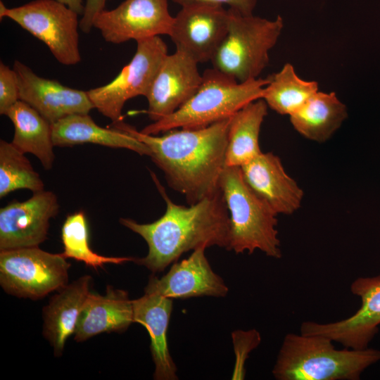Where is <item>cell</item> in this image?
Instances as JSON below:
<instances>
[{
	"label": "cell",
	"mask_w": 380,
	"mask_h": 380,
	"mask_svg": "<svg viewBox=\"0 0 380 380\" xmlns=\"http://www.w3.org/2000/svg\"><path fill=\"white\" fill-rule=\"evenodd\" d=\"M231 118L205 128L175 129L161 136L144 134L123 120L112 127L145 144L168 186L193 205L220 191Z\"/></svg>",
	"instance_id": "1"
},
{
	"label": "cell",
	"mask_w": 380,
	"mask_h": 380,
	"mask_svg": "<svg viewBox=\"0 0 380 380\" xmlns=\"http://www.w3.org/2000/svg\"><path fill=\"white\" fill-rule=\"evenodd\" d=\"M151 175L165 202L166 210L151 223L120 218L122 225L141 236L148 245L147 255L134 258L133 262L158 273L191 250L211 246L228 250L229 214L221 190L186 207L172 202L156 175L151 171Z\"/></svg>",
	"instance_id": "2"
},
{
	"label": "cell",
	"mask_w": 380,
	"mask_h": 380,
	"mask_svg": "<svg viewBox=\"0 0 380 380\" xmlns=\"http://www.w3.org/2000/svg\"><path fill=\"white\" fill-rule=\"evenodd\" d=\"M320 335L288 334L279 351L272 374L277 380H358L380 360L375 348L338 350Z\"/></svg>",
	"instance_id": "3"
},
{
	"label": "cell",
	"mask_w": 380,
	"mask_h": 380,
	"mask_svg": "<svg viewBox=\"0 0 380 380\" xmlns=\"http://www.w3.org/2000/svg\"><path fill=\"white\" fill-rule=\"evenodd\" d=\"M269 77L239 82L212 68L205 70L195 94L172 114L140 130L158 135L175 129H201L232 117L248 103L262 98Z\"/></svg>",
	"instance_id": "4"
},
{
	"label": "cell",
	"mask_w": 380,
	"mask_h": 380,
	"mask_svg": "<svg viewBox=\"0 0 380 380\" xmlns=\"http://www.w3.org/2000/svg\"><path fill=\"white\" fill-rule=\"evenodd\" d=\"M220 189L229 214L227 251L252 254L260 250L269 257L280 258L281 243L276 228L277 214L246 184L240 167L225 165L220 176Z\"/></svg>",
	"instance_id": "5"
},
{
	"label": "cell",
	"mask_w": 380,
	"mask_h": 380,
	"mask_svg": "<svg viewBox=\"0 0 380 380\" xmlns=\"http://www.w3.org/2000/svg\"><path fill=\"white\" fill-rule=\"evenodd\" d=\"M227 32L210 62L213 68L243 82L259 78L284 27L281 15L269 20L229 8Z\"/></svg>",
	"instance_id": "6"
},
{
	"label": "cell",
	"mask_w": 380,
	"mask_h": 380,
	"mask_svg": "<svg viewBox=\"0 0 380 380\" xmlns=\"http://www.w3.org/2000/svg\"><path fill=\"white\" fill-rule=\"evenodd\" d=\"M78 14L57 0H34L7 8L0 1V18H8L44 42L61 64L81 61Z\"/></svg>",
	"instance_id": "7"
},
{
	"label": "cell",
	"mask_w": 380,
	"mask_h": 380,
	"mask_svg": "<svg viewBox=\"0 0 380 380\" xmlns=\"http://www.w3.org/2000/svg\"><path fill=\"white\" fill-rule=\"evenodd\" d=\"M70 264L62 253L36 247L0 251V284L8 294L37 300L68 284Z\"/></svg>",
	"instance_id": "8"
},
{
	"label": "cell",
	"mask_w": 380,
	"mask_h": 380,
	"mask_svg": "<svg viewBox=\"0 0 380 380\" xmlns=\"http://www.w3.org/2000/svg\"><path fill=\"white\" fill-rule=\"evenodd\" d=\"M167 53V46L160 36L137 41L134 56L114 80L87 91L94 108L112 124L122 121L125 103L137 96L146 97Z\"/></svg>",
	"instance_id": "9"
},
{
	"label": "cell",
	"mask_w": 380,
	"mask_h": 380,
	"mask_svg": "<svg viewBox=\"0 0 380 380\" xmlns=\"http://www.w3.org/2000/svg\"><path fill=\"white\" fill-rule=\"evenodd\" d=\"M174 17L168 0H124L111 10L100 12L93 22L108 43L122 44L170 35Z\"/></svg>",
	"instance_id": "10"
},
{
	"label": "cell",
	"mask_w": 380,
	"mask_h": 380,
	"mask_svg": "<svg viewBox=\"0 0 380 380\" xmlns=\"http://www.w3.org/2000/svg\"><path fill=\"white\" fill-rule=\"evenodd\" d=\"M350 291L361 300L355 313L326 324L303 322L300 334L323 336L348 348H367L380 325V275L358 277L351 284Z\"/></svg>",
	"instance_id": "11"
},
{
	"label": "cell",
	"mask_w": 380,
	"mask_h": 380,
	"mask_svg": "<svg viewBox=\"0 0 380 380\" xmlns=\"http://www.w3.org/2000/svg\"><path fill=\"white\" fill-rule=\"evenodd\" d=\"M229 21V8L224 6H182L174 17L169 37L177 51L198 63L210 61L227 32Z\"/></svg>",
	"instance_id": "12"
},
{
	"label": "cell",
	"mask_w": 380,
	"mask_h": 380,
	"mask_svg": "<svg viewBox=\"0 0 380 380\" xmlns=\"http://www.w3.org/2000/svg\"><path fill=\"white\" fill-rule=\"evenodd\" d=\"M59 208L56 194L45 190L1 208L0 251L39 246L47 239L50 220Z\"/></svg>",
	"instance_id": "13"
},
{
	"label": "cell",
	"mask_w": 380,
	"mask_h": 380,
	"mask_svg": "<svg viewBox=\"0 0 380 380\" xmlns=\"http://www.w3.org/2000/svg\"><path fill=\"white\" fill-rule=\"evenodd\" d=\"M201 80L196 61L177 50L167 53L146 96L148 118L155 122L175 113L195 94Z\"/></svg>",
	"instance_id": "14"
},
{
	"label": "cell",
	"mask_w": 380,
	"mask_h": 380,
	"mask_svg": "<svg viewBox=\"0 0 380 380\" xmlns=\"http://www.w3.org/2000/svg\"><path fill=\"white\" fill-rule=\"evenodd\" d=\"M20 100L36 110L51 125L73 114H89L94 108L87 92L42 77L27 65L15 61Z\"/></svg>",
	"instance_id": "15"
},
{
	"label": "cell",
	"mask_w": 380,
	"mask_h": 380,
	"mask_svg": "<svg viewBox=\"0 0 380 380\" xmlns=\"http://www.w3.org/2000/svg\"><path fill=\"white\" fill-rule=\"evenodd\" d=\"M205 247L193 251L189 258L175 262L162 277H149L144 293H157L171 299L227 296L229 289L221 277L212 269Z\"/></svg>",
	"instance_id": "16"
},
{
	"label": "cell",
	"mask_w": 380,
	"mask_h": 380,
	"mask_svg": "<svg viewBox=\"0 0 380 380\" xmlns=\"http://www.w3.org/2000/svg\"><path fill=\"white\" fill-rule=\"evenodd\" d=\"M240 167L246 184L277 215H291L300 207L303 190L272 152H262Z\"/></svg>",
	"instance_id": "17"
},
{
	"label": "cell",
	"mask_w": 380,
	"mask_h": 380,
	"mask_svg": "<svg viewBox=\"0 0 380 380\" xmlns=\"http://www.w3.org/2000/svg\"><path fill=\"white\" fill-rule=\"evenodd\" d=\"M134 322L142 324L150 336V351L155 365L153 379L176 380L177 368L167 343V329L173 308L172 299L157 293H144L132 300Z\"/></svg>",
	"instance_id": "18"
},
{
	"label": "cell",
	"mask_w": 380,
	"mask_h": 380,
	"mask_svg": "<svg viewBox=\"0 0 380 380\" xmlns=\"http://www.w3.org/2000/svg\"><path fill=\"white\" fill-rule=\"evenodd\" d=\"M134 322L133 303L128 293L108 286L104 296L89 293L74 338L82 342L102 333H122Z\"/></svg>",
	"instance_id": "19"
},
{
	"label": "cell",
	"mask_w": 380,
	"mask_h": 380,
	"mask_svg": "<svg viewBox=\"0 0 380 380\" xmlns=\"http://www.w3.org/2000/svg\"><path fill=\"white\" fill-rule=\"evenodd\" d=\"M91 277L84 275L54 294L42 310V334L55 356L62 355L67 339L75 333L90 291Z\"/></svg>",
	"instance_id": "20"
},
{
	"label": "cell",
	"mask_w": 380,
	"mask_h": 380,
	"mask_svg": "<svg viewBox=\"0 0 380 380\" xmlns=\"http://www.w3.org/2000/svg\"><path fill=\"white\" fill-rule=\"evenodd\" d=\"M54 146H72L91 143L111 148H126L141 156H151L143 142L122 131L99 126L89 114H73L51 125Z\"/></svg>",
	"instance_id": "21"
},
{
	"label": "cell",
	"mask_w": 380,
	"mask_h": 380,
	"mask_svg": "<svg viewBox=\"0 0 380 380\" xmlns=\"http://www.w3.org/2000/svg\"><path fill=\"white\" fill-rule=\"evenodd\" d=\"M348 116L347 106L335 92L318 91L289 118L293 127L300 135L323 143L334 135Z\"/></svg>",
	"instance_id": "22"
},
{
	"label": "cell",
	"mask_w": 380,
	"mask_h": 380,
	"mask_svg": "<svg viewBox=\"0 0 380 380\" xmlns=\"http://www.w3.org/2000/svg\"><path fill=\"white\" fill-rule=\"evenodd\" d=\"M5 115L14 127L13 145L24 153L33 154L45 170L51 169L55 160L51 125L20 100L8 109Z\"/></svg>",
	"instance_id": "23"
},
{
	"label": "cell",
	"mask_w": 380,
	"mask_h": 380,
	"mask_svg": "<svg viewBox=\"0 0 380 380\" xmlns=\"http://www.w3.org/2000/svg\"><path fill=\"white\" fill-rule=\"evenodd\" d=\"M267 109L266 102L260 99L248 103L231 118L225 155L226 166L241 167L262 153L259 135Z\"/></svg>",
	"instance_id": "24"
},
{
	"label": "cell",
	"mask_w": 380,
	"mask_h": 380,
	"mask_svg": "<svg viewBox=\"0 0 380 380\" xmlns=\"http://www.w3.org/2000/svg\"><path fill=\"white\" fill-rule=\"evenodd\" d=\"M268 77L262 99L268 108L280 115L290 116L319 91L316 81L303 80L288 63Z\"/></svg>",
	"instance_id": "25"
},
{
	"label": "cell",
	"mask_w": 380,
	"mask_h": 380,
	"mask_svg": "<svg viewBox=\"0 0 380 380\" xmlns=\"http://www.w3.org/2000/svg\"><path fill=\"white\" fill-rule=\"evenodd\" d=\"M61 239L63 245L62 255L83 262L87 266L97 270L106 264H122L133 261L134 258L108 257L93 251L89 246V229L84 211L80 210L68 215L62 226Z\"/></svg>",
	"instance_id": "26"
},
{
	"label": "cell",
	"mask_w": 380,
	"mask_h": 380,
	"mask_svg": "<svg viewBox=\"0 0 380 380\" xmlns=\"http://www.w3.org/2000/svg\"><path fill=\"white\" fill-rule=\"evenodd\" d=\"M25 154L11 142L0 140V198L18 189L44 190L43 180Z\"/></svg>",
	"instance_id": "27"
},
{
	"label": "cell",
	"mask_w": 380,
	"mask_h": 380,
	"mask_svg": "<svg viewBox=\"0 0 380 380\" xmlns=\"http://www.w3.org/2000/svg\"><path fill=\"white\" fill-rule=\"evenodd\" d=\"M236 362L232 379H243L245 376V362L249 353L260 342V336L255 329L237 330L232 334Z\"/></svg>",
	"instance_id": "28"
},
{
	"label": "cell",
	"mask_w": 380,
	"mask_h": 380,
	"mask_svg": "<svg viewBox=\"0 0 380 380\" xmlns=\"http://www.w3.org/2000/svg\"><path fill=\"white\" fill-rule=\"evenodd\" d=\"M20 101L19 83L15 71L0 63V113L4 115Z\"/></svg>",
	"instance_id": "29"
},
{
	"label": "cell",
	"mask_w": 380,
	"mask_h": 380,
	"mask_svg": "<svg viewBox=\"0 0 380 380\" xmlns=\"http://www.w3.org/2000/svg\"><path fill=\"white\" fill-rule=\"evenodd\" d=\"M182 7L189 5L228 6L244 15L253 14L257 0H172Z\"/></svg>",
	"instance_id": "30"
},
{
	"label": "cell",
	"mask_w": 380,
	"mask_h": 380,
	"mask_svg": "<svg viewBox=\"0 0 380 380\" xmlns=\"http://www.w3.org/2000/svg\"><path fill=\"white\" fill-rule=\"evenodd\" d=\"M108 0H86L84 11L80 21V27L84 33L93 28V22L97 15L105 9Z\"/></svg>",
	"instance_id": "31"
},
{
	"label": "cell",
	"mask_w": 380,
	"mask_h": 380,
	"mask_svg": "<svg viewBox=\"0 0 380 380\" xmlns=\"http://www.w3.org/2000/svg\"><path fill=\"white\" fill-rule=\"evenodd\" d=\"M75 11L79 15H82L84 11L83 0H57Z\"/></svg>",
	"instance_id": "32"
}]
</instances>
